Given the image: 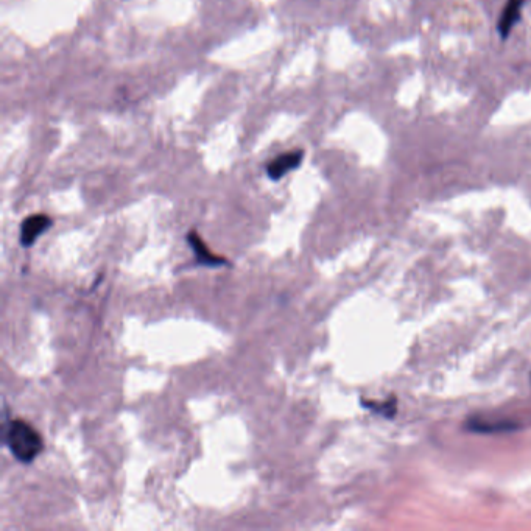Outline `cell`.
<instances>
[{"mask_svg":"<svg viewBox=\"0 0 531 531\" xmlns=\"http://www.w3.org/2000/svg\"><path fill=\"white\" fill-rule=\"evenodd\" d=\"M365 408H370L373 412L379 413V415L385 416V418H393L396 415V398L388 399L387 402H373V401H363Z\"/></svg>","mask_w":531,"mask_h":531,"instance_id":"obj_7","label":"cell"},{"mask_svg":"<svg viewBox=\"0 0 531 531\" xmlns=\"http://www.w3.org/2000/svg\"><path fill=\"white\" fill-rule=\"evenodd\" d=\"M187 242H189L190 248L194 251L195 259L198 264L204 265V267H222V265L228 264L225 257L217 256L209 250L208 245L204 243V240L198 236L195 231H190L187 234Z\"/></svg>","mask_w":531,"mask_h":531,"instance_id":"obj_5","label":"cell"},{"mask_svg":"<svg viewBox=\"0 0 531 531\" xmlns=\"http://www.w3.org/2000/svg\"><path fill=\"white\" fill-rule=\"evenodd\" d=\"M466 429L474 433H503L513 432V430L519 429V426L514 422H488L472 419L466 424Z\"/></svg>","mask_w":531,"mask_h":531,"instance_id":"obj_6","label":"cell"},{"mask_svg":"<svg viewBox=\"0 0 531 531\" xmlns=\"http://www.w3.org/2000/svg\"><path fill=\"white\" fill-rule=\"evenodd\" d=\"M304 159L303 150H293V152L282 153L278 158L271 159L267 166V175L270 180L279 181L287 173L293 172L301 166Z\"/></svg>","mask_w":531,"mask_h":531,"instance_id":"obj_2","label":"cell"},{"mask_svg":"<svg viewBox=\"0 0 531 531\" xmlns=\"http://www.w3.org/2000/svg\"><path fill=\"white\" fill-rule=\"evenodd\" d=\"M4 441L13 457L21 463H32L44 449V440L38 430L22 419H11L8 422Z\"/></svg>","mask_w":531,"mask_h":531,"instance_id":"obj_1","label":"cell"},{"mask_svg":"<svg viewBox=\"0 0 531 531\" xmlns=\"http://www.w3.org/2000/svg\"><path fill=\"white\" fill-rule=\"evenodd\" d=\"M524 5L525 0H507V4L500 13L499 22H497V32L500 38L508 39L511 35L517 22L521 21Z\"/></svg>","mask_w":531,"mask_h":531,"instance_id":"obj_4","label":"cell"},{"mask_svg":"<svg viewBox=\"0 0 531 531\" xmlns=\"http://www.w3.org/2000/svg\"><path fill=\"white\" fill-rule=\"evenodd\" d=\"M52 219L49 215L35 214L30 215L22 222L21 225V245L25 248L32 247L33 243L46 233L47 229L52 226Z\"/></svg>","mask_w":531,"mask_h":531,"instance_id":"obj_3","label":"cell"}]
</instances>
